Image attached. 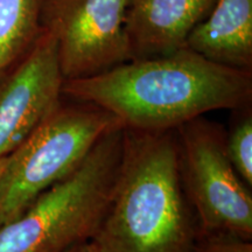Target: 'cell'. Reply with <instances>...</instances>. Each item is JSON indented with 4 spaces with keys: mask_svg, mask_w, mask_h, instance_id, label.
<instances>
[{
    "mask_svg": "<svg viewBox=\"0 0 252 252\" xmlns=\"http://www.w3.org/2000/svg\"><path fill=\"white\" fill-rule=\"evenodd\" d=\"M54 35L43 30L31 52L0 80V159L20 146L63 99Z\"/></svg>",
    "mask_w": 252,
    "mask_h": 252,
    "instance_id": "obj_7",
    "label": "cell"
},
{
    "mask_svg": "<svg viewBox=\"0 0 252 252\" xmlns=\"http://www.w3.org/2000/svg\"><path fill=\"white\" fill-rule=\"evenodd\" d=\"M184 189L201 236L252 239L251 187L230 161L225 128L201 116L175 130Z\"/></svg>",
    "mask_w": 252,
    "mask_h": 252,
    "instance_id": "obj_5",
    "label": "cell"
},
{
    "mask_svg": "<svg viewBox=\"0 0 252 252\" xmlns=\"http://www.w3.org/2000/svg\"><path fill=\"white\" fill-rule=\"evenodd\" d=\"M234 117L225 130L228 157L241 179L252 188V110L251 105L232 110Z\"/></svg>",
    "mask_w": 252,
    "mask_h": 252,
    "instance_id": "obj_11",
    "label": "cell"
},
{
    "mask_svg": "<svg viewBox=\"0 0 252 252\" xmlns=\"http://www.w3.org/2000/svg\"><path fill=\"white\" fill-rule=\"evenodd\" d=\"M64 252H99L98 249L94 247V244L90 239L88 241H83L81 243H77L75 245H72L71 248H69L68 250H65Z\"/></svg>",
    "mask_w": 252,
    "mask_h": 252,
    "instance_id": "obj_13",
    "label": "cell"
},
{
    "mask_svg": "<svg viewBox=\"0 0 252 252\" xmlns=\"http://www.w3.org/2000/svg\"><path fill=\"white\" fill-rule=\"evenodd\" d=\"M201 238L175 131L124 127L117 178L90 241L99 252H197Z\"/></svg>",
    "mask_w": 252,
    "mask_h": 252,
    "instance_id": "obj_2",
    "label": "cell"
},
{
    "mask_svg": "<svg viewBox=\"0 0 252 252\" xmlns=\"http://www.w3.org/2000/svg\"><path fill=\"white\" fill-rule=\"evenodd\" d=\"M43 0H0V80L35 46L42 34Z\"/></svg>",
    "mask_w": 252,
    "mask_h": 252,
    "instance_id": "obj_10",
    "label": "cell"
},
{
    "mask_svg": "<svg viewBox=\"0 0 252 252\" xmlns=\"http://www.w3.org/2000/svg\"><path fill=\"white\" fill-rule=\"evenodd\" d=\"M197 252H252V243L234 236H207L201 238Z\"/></svg>",
    "mask_w": 252,
    "mask_h": 252,
    "instance_id": "obj_12",
    "label": "cell"
},
{
    "mask_svg": "<svg viewBox=\"0 0 252 252\" xmlns=\"http://www.w3.org/2000/svg\"><path fill=\"white\" fill-rule=\"evenodd\" d=\"M130 0H43L41 25L56 40L64 81L88 78L131 60Z\"/></svg>",
    "mask_w": 252,
    "mask_h": 252,
    "instance_id": "obj_6",
    "label": "cell"
},
{
    "mask_svg": "<svg viewBox=\"0 0 252 252\" xmlns=\"http://www.w3.org/2000/svg\"><path fill=\"white\" fill-rule=\"evenodd\" d=\"M185 47L217 64L252 71V0H216Z\"/></svg>",
    "mask_w": 252,
    "mask_h": 252,
    "instance_id": "obj_9",
    "label": "cell"
},
{
    "mask_svg": "<svg viewBox=\"0 0 252 252\" xmlns=\"http://www.w3.org/2000/svg\"><path fill=\"white\" fill-rule=\"evenodd\" d=\"M216 0H130L126 34L131 60L171 54L184 48Z\"/></svg>",
    "mask_w": 252,
    "mask_h": 252,
    "instance_id": "obj_8",
    "label": "cell"
},
{
    "mask_svg": "<svg viewBox=\"0 0 252 252\" xmlns=\"http://www.w3.org/2000/svg\"><path fill=\"white\" fill-rule=\"evenodd\" d=\"M7 156L0 174V226L74 173L105 134L124 127L94 104L68 98Z\"/></svg>",
    "mask_w": 252,
    "mask_h": 252,
    "instance_id": "obj_4",
    "label": "cell"
},
{
    "mask_svg": "<svg viewBox=\"0 0 252 252\" xmlns=\"http://www.w3.org/2000/svg\"><path fill=\"white\" fill-rule=\"evenodd\" d=\"M6 159H7V157H5V158H2V159H0V174H1L2 169H4V167H5Z\"/></svg>",
    "mask_w": 252,
    "mask_h": 252,
    "instance_id": "obj_14",
    "label": "cell"
},
{
    "mask_svg": "<svg viewBox=\"0 0 252 252\" xmlns=\"http://www.w3.org/2000/svg\"><path fill=\"white\" fill-rule=\"evenodd\" d=\"M63 96L98 105L126 128L175 131L215 110L252 103V71L217 64L186 48L134 59L96 76L64 81Z\"/></svg>",
    "mask_w": 252,
    "mask_h": 252,
    "instance_id": "obj_1",
    "label": "cell"
},
{
    "mask_svg": "<svg viewBox=\"0 0 252 252\" xmlns=\"http://www.w3.org/2000/svg\"><path fill=\"white\" fill-rule=\"evenodd\" d=\"M124 127L105 134L81 166L0 226V252H64L91 239L121 162Z\"/></svg>",
    "mask_w": 252,
    "mask_h": 252,
    "instance_id": "obj_3",
    "label": "cell"
}]
</instances>
